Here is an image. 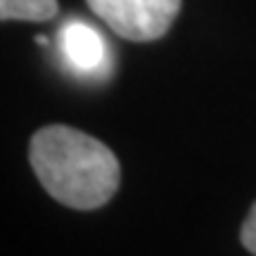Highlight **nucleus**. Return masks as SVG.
I'll use <instances>...</instances> for the list:
<instances>
[{"mask_svg":"<svg viewBox=\"0 0 256 256\" xmlns=\"http://www.w3.org/2000/svg\"><path fill=\"white\" fill-rule=\"evenodd\" d=\"M28 162L52 200L78 211L107 204L121 183L119 159L110 147L78 128L62 124L34 133Z\"/></svg>","mask_w":256,"mask_h":256,"instance_id":"1","label":"nucleus"},{"mask_svg":"<svg viewBox=\"0 0 256 256\" xmlns=\"http://www.w3.org/2000/svg\"><path fill=\"white\" fill-rule=\"evenodd\" d=\"M88 8L133 43H150L162 38L176 22L183 0H86Z\"/></svg>","mask_w":256,"mask_h":256,"instance_id":"2","label":"nucleus"},{"mask_svg":"<svg viewBox=\"0 0 256 256\" xmlns=\"http://www.w3.org/2000/svg\"><path fill=\"white\" fill-rule=\"evenodd\" d=\"M60 52L69 69L78 74H98L107 64V40L95 26L81 19H69L60 28Z\"/></svg>","mask_w":256,"mask_h":256,"instance_id":"3","label":"nucleus"},{"mask_svg":"<svg viewBox=\"0 0 256 256\" xmlns=\"http://www.w3.org/2000/svg\"><path fill=\"white\" fill-rule=\"evenodd\" d=\"M57 0H0L2 22H48L57 14Z\"/></svg>","mask_w":256,"mask_h":256,"instance_id":"4","label":"nucleus"},{"mask_svg":"<svg viewBox=\"0 0 256 256\" xmlns=\"http://www.w3.org/2000/svg\"><path fill=\"white\" fill-rule=\"evenodd\" d=\"M240 240H242V244L247 252L256 256V202L252 204V209H249L247 218L242 223V232H240Z\"/></svg>","mask_w":256,"mask_h":256,"instance_id":"5","label":"nucleus"},{"mask_svg":"<svg viewBox=\"0 0 256 256\" xmlns=\"http://www.w3.org/2000/svg\"><path fill=\"white\" fill-rule=\"evenodd\" d=\"M36 43L38 46H48V38L46 36H36Z\"/></svg>","mask_w":256,"mask_h":256,"instance_id":"6","label":"nucleus"}]
</instances>
